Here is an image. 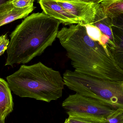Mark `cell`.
Masks as SVG:
<instances>
[{"label": "cell", "instance_id": "cell-1", "mask_svg": "<svg viewBox=\"0 0 123 123\" xmlns=\"http://www.w3.org/2000/svg\"><path fill=\"white\" fill-rule=\"evenodd\" d=\"M57 38L66 50L74 71L97 79L123 81V71L107 48L92 39L84 25L79 24L63 27Z\"/></svg>", "mask_w": 123, "mask_h": 123}, {"label": "cell", "instance_id": "cell-2", "mask_svg": "<svg viewBox=\"0 0 123 123\" xmlns=\"http://www.w3.org/2000/svg\"><path fill=\"white\" fill-rule=\"evenodd\" d=\"M60 24L43 13L25 18L9 36L5 66L27 63L41 55L55 40Z\"/></svg>", "mask_w": 123, "mask_h": 123}, {"label": "cell", "instance_id": "cell-3", "mask_svg": "<svg viewBox=\"0 0 123 123\" xmlns=\"http://www.w3.org/2000/svg\"><path fill=\"white\" fill-rule=\"evenodd\" d=\"M6 79L16 95L47 102L61 97L65 85L59 71L41 62L30 66L22 64Z\"/></svg>", "mask_w": 123, "mask_h": 123}, {"label": "cell", "instance_id": "cell-4", "mask_svg": "<svg viewBox=\"0 0 123 123\" xmlns=\"http://www.w3.org/2000/svg\"><path fill=\"white\" fill-rule=\"evenodd\" d=\"M65 85L76 93L99 100L114 110H123V81H113L66 70L63 74Z\"/></svg>", "mask_w": 123, "mask_h": 123}, {"label": "cell", "instance_id": "cell-5", "mask_svg": "<svg viewBox=\"0 0 123 123\" xmlns=\"http://www.w3.org/2000/svg\"><path fill=\"white\" fill-rule=\"evenodd\" d=\"M68 115H84L106 119L116 110L97 100L76 93L70 95L62 103Z\"/></svg>", "mask_w": 123, "mask_h": 123}, {"label": "cell", "instance_id": "cell-6", "mask_svg": "<svg viewBox=\"0 0 123 123\" xmlns=\"http://www.w3.org/2000/svg\"><path fill=\"white\" fill-rule=\"evenodd\" d=\"M55 1L77 18L81 24L84 25L91 24L94 21L99 3L81 0Z\"/></svg>", "mask_w": 123, "mask_h": 123}, {"label": "cell", "instance_id": "cell-7", "mask_svg": "<svg viewBox=\"0 0 123 123\" xmlns=\"http://www.w3.org/2000/svg\"><path fill=\"white\" fill-rule=\"evenodd\" d=\"M44 13L60 21L64 25L80 24L76 17L69 13L54 0H38Z\"/></svg>", "mask_w": 123, "mask_h": 123}, {"label": "cell", "instance_id": "cell-8", "mask_svg": "<svg viewBox=\"0 0 123 123\" xmlns=\"http://www.w3.org/2000/svg\"><path fill=\"white\" fill-rule=\"evenodd\" d=\"M99 29L102 33L101 44L112 47L115 45L112 30V19L103 12L100 3L98 4L97 14L91 24ZM111 47V48H112Z\"/></svg>", "mask_w": 123, "mask_h": 123}, {"label": "cell", "instance_id": "cell-9", "mask_svg": "<svg viewBox=\"0 0 123 123\" xmlns=\"http://www.w3.org/2000/svg\"><path fill=\"white\" fill-rule=\"evenodd\" d=\"M35 8L33 5L26 8H18L14 6L11 2L0 6V26L26 18Z\"/></svg>", "mask_w": 123, "mask_h": 123}, {"label": "cell", "instance_id": "cell-10", "mask_svg": "<svg viewBox=\"0 0 123 123\" xmlns=\"http://www.w3.org/2000/svg\"><path fill=\"white\" fill-rule=\"evenodd\" d=\"M14 103L8 83L0 79V123H5L6 118L13 109Z\"/></svg>", "mask_w": 123, "mask_h": 123}, {"label": "cell", "instance_id": "cell-11", "mask_svg": "<svg viewBox=\"0 0 123 123\" xmlns=\"http://www.w3.org/2000/svg\"><path fill=\"white\" fill-rule=\"evenodd\" d=\"M112 30L115 46L109 51L118 66L123 71V29L112 25Z\"/></svg>", "mask_w": 123, "mask_h": 123}, {"label": "cell", "instance_id": "cell-12", "mask_svg": "<svg viewBox=\"0 0 123 123\" xmlns=\"http://www.w3.org/2000/svg\"><path fill=\"white\" fill-rule=\"evenodd\" d=\"M99 3L108 17L123 13V0H101Z\"/></svg>", "mask_w": 123, "mask_h": 123}, {"label": "cell", "instance_id": "cell-13", "mask_svg": "<svg viewBox=\"0 0 123 123\" xmlns=\"http://www.w3.org/2000/svg\"><path fill=\"white\" fill-rule=\"evenodd\" d=\"M68 119L72 123H104L105 119L84 115L71 114Z\"/></svg>", "mask_w": 123, "mask_h": 123}, {"label": "cell", "instance_id": "cell-14", "mask_svg": "<svg viewBox=\"0 0 123 123\" xmlns=\"http://www.w3.org/2000/svg\"><path fill=\"white\" fill-rule=\"evenodd\" d=\"M84 26L86 27L87 34L92 39L95 41H98L101 44L102 34L99 29L92 25H87Z\"/></svg>", "mask_w": 123, "mask_h": 123}, {"label": "cell", "instance_id": "cell-15", "mask_svg": "<svg viewBox=\"0 0 123 123\" xmlns=\"http://www.w3.org/2000/svg\"><path fill=\"white\" fill-rule=\"evenodd\" d=\"M104 123H123V110H116L107 119Z\"/></svg>", "mask_w": 123, "mask_h": 123}, {"label": "cell", "instance_id": "cell-16", "mask_svg": "<svg viewBox=\"0 0 123 123\" xmlns=\"http://www.w3.org/2000/svg\"><path fill=\"white\" fill-rule=\"evenodd\" d=\"M10 43L7 37V34L1 35L0 37V55L1 56L8 49Z\"/></svg>", "mask_w": 123, "mask_h": 123}, {"label": "cell", "instance_id": "cell-17", "mask_svg": "<svg viewBox=\"0 0 123 123\" xmlns=\"http://www.w3.org/2000/svg\"><path fill=\"white\" fill-rule=\"evenodd\" d=\"M34 0H12V4L14 6L19 8H24L33 5Z\"/></svg>", "mask_w": 123, "mask_h": 123}, {"label": "cell", "instance_id": "cell-18", "mask_svg": "<svg viewBox=\"0 0 123 123\" xmlns=\"http://www.w3.org/2000/svg\"><path fill=\"white\" fill-rule=\"evenodd\" d=\"M109 17L112 19L113 25L123 29V13L113 15Z\"/></svg>", "mask_w": 123, "mask_h": 123}, {"label": "cell", "instance_id": "cell-19", "mask_svg": "<svg viewBox=\"0 0 123 123\" xmlns=\"http://www.w3.org/2000/svg\"><path fill=\"white\" fill-rule=\"evenodd\" d=\"M12 0H0V6L4 5L5 4L10 3L12 1Z\"/></svg>", "mask_w": 123, "mask_h": 123}, {"label": "cell", "instance_id": "cell-20", "mask_svg": "<svg viewBox=\"0 0 123 123\" xmlns=\"http://www.w3.org/2000/svg\"><path fill=\"white\" fill-rule=\"evenodd\" d=\"M84 1H87V2H91L94 3L98 4L101 0H81Z\"/></svg>", "mask_w": 123, "mask_h": 123}, {"label": "cell", "instance_id": "cell-21", "mask_svg": "<svg viewBox=\"0 0 123 123\" xmlns=\"http://www.w3.org/2000/svg\"><path fill=\"white\" fill-rule=\"evenodd\" d=\"M64 123H71L69 120L68 119V118H66V119L65 120V122H64Z\"/></svg>", "mask_w": 123, "mask_h": 123}, {"label": "cell", "instance_id": "cell-22", "mask_svg": "<svg viewBox=\"0 0 123 123\" xmlns=\"http://www.w3.org/2000/svg\"><path fill=\"white\" fill-rule=\"evenodd\" d=\"M54 0L71 1L74 0Z\"/></svg>", "mask_w": 123, "mask_h": 123}]
</instances>
